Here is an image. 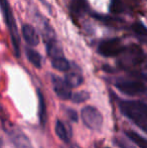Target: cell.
I'll return each mask as SVG.
<instances>
[{
	"label": "cell",
	"mask_w": 147,
	"mask_h": 148,
	"mask_svg": "<svg viewBox=\"0 0 147 148\" xmlns=\"http://www.w3.org/2000/svg\"><path fill=\"white\" fill-rule=\"evenodd\" d=\"M110 10L112 13L119 14L123 11V3L122 0H111Z\"/></svg>",
	"instance_id": "20"
},
{
	"label": "cell",
	"mask_w": 147,
	"mask_h": 148,
	"mask_svg": "<svg viewBox=\"0 0 147 148\" xmlns=\"http://www.w3.org/2000/svg\"><path fill=\"white\" fill-rule=\"evenodd\" d=\"M65 81L71 89L78 88L83 84L84 78H83L82 73H81V71L79 69H77V70H71L70 69L67 72V74H66Z\"/></svg>",
	"instance_id": "9"
},
{
	"label": "cell",
	"mask_w": 147,
	"mask_h": 148,
	"mask_svg": "<svg viewBox=\"0 0 147 148\" xmlns=\"http://www.w3.org/2000/svg\"><path fill=\"white\" fill-rule=\"evenodd\" d=\"M22 35L23 38L25 39L26 43L29 45L30 47H36L39 42V37L37 34L36 30L34 28V26L30 24H23L22 25Z\"/></svg>",
	"instance_id": "10"
},
{
	"label": "cell",
	"mask_w": 147,
	"mask_h": 148,
	"mask_svg": "<svg viewBox=\"0 0 147 148\" xmlns=\"http://www.w3.org/2000/svg\"><path fill=\"white\" fill-rule=\"evenodd\" d=\"M51 83H53V91L57 96L62 100H69L72 97V91L69 85L66 83L65 79H62L55 75H51Z\"/></svg>",
	"instance_id": "8"
},
{
	"label": "cell",
	"mask_w": 147,
	"mask_h": 148,
	"mask_svg": "<svg viewBox=\"0 0 147 148\" xmlns=\"http://www.w3.org/2000/svg\"><path fill=\"white\" fill-rule=\"evenodd\" d=\"M25 53H26V57H27V60L36 69L41 68V57L36 51H34V49H30V47H27L25 49Z\"/></svg>",
	"instance_id": "16"
},
{
	"label": "cell",
	"mask_w": 147,
	"mask_h": 148,
	"mask_svg": "<svg viewBox=\"0 0 147 148\" xmlns=\"http://www.w3.org/2000/svg\"><path fill=\"white\" fill-rule=\"evenodd\" d=\"M115 87L120 92L129 96H136L144 93L146 86L139 80H130V79H120L115 82Z\"/></svg>",
	"instance_id": "5"
},
{
	"label": "cell",
	"mask_w": 147,
	"mask_h": 148,
	"mask_svg": "<svg viewBox=\"0 0 147 148\" xmlns=\"http://www.w3.org/2000/svg\"><path fill=\"white\" fill-rule=\"evenodd\" d=\"M143 60V51L138 45H132L128 47H125L124 51L120 53L119 64L121 68L129 70L135 68L140 64Z\"/></svg>",
	"instance_id": "3"
},
{
	"label": "cell",
	"mask_w": 147,
	"mask_h": 148,
	"mask_svg": "<svg viewBox=\"0 0 147 148\" xmlns=\"http://www.w3.org/2000/svg\"><path fill=\"white\" fill-rule=\"evenodd\" d=\"M124 49L125 47H123L119 38H111L100 42V45H98V53L103 57L112 58L120 56Z\"/></svg>",
	"instance_id": "6"
},
{
	"label": "cell",
	"mask_w": 147,
	"mask_h": 148,
	"mask_svg": "<svg viewBox=\"0 0 147 148\" xmlns=\"http://www.w3.org/2000/svg\"><path fill=\"white\" fill-rule=\"evenodd\" d=\"M55 134L59 136V138L64 142H69L70 141V135L68 133V130L66 128V126L64 125V123L61 120H57L55 122Z\"/></svg>",
	"instance_id": "15"
},
{
	"label": "cell",
	"mask_w": 147,
	"mask_h": 148,
	"mask_svg": "<svg viewBox=\"0 0 147 148\" xmlns=\"http://www.w3.org/2000/svg\"><path fill=\"white\" fill-rule=\"evenodd\" d=\"M121 112L143 132L147 133V105L139 101H121Z\"/></svg>",
	"instance_id": "1"
},
{
	"label": "cell",
	"mask_w": 147,
	"mask_h": 148,
	"mask_svg": "<svg viewBox=\"0 0 147 148\" xmlns=\"http://www.w3.org/2000/svg\"><path fill=\"white\" fill-rule=\"evenodd\" d=\"M51 66H53V69L59 71V72H68L71 69L70 62L65 57L51 60Z\"/></svg>",
	"instance_id": "14"
},
{
	"label": "cell",
	"mask_w": 147,
	"mask_h": 148,
	"mask_svg": "<svg viewBox=\"0 0 147 148\" xmlns=\"http://www.w3.org/2000/svg\"><path fill=\"white\" fill-rule=\"evenodd\" d=\"M126 134H127L128 138L133 143H135L139 148H147V139L143 138L141 135L137 134L133 131H128Z\"/></svg>",
	"instance_id": "18"
},
{
	"label": "cell",
	"mask_w": 147,
	"mask_h": 148,
	"mask_svg": "<svg viewBox=\"0 0 147 148\" xmlns=\"http://www.w3.org/2000/svg\"><path fill=\"white\" fill-rule=\"evenodd\" d=\"M81 117L85 126L91 130H99L103 125V116L97 108L86 106L81 111Z\"/></svg>",
	"instance_id": "4"
},
{
	"label": "cell",
	"mask_w": 147,
	"mask_h": 148,
	"mask_svg": "<svg viewBox=\"0 0 147 148\" xmlns=\"http://www.w3.org/2000/svg\"><path fill=\"white\" fill-rule=\"evenodd\" d=\"M46 53L51 60L64 57L63 49H62L61 45L57 39H53V40L46 42Z\"/></svg>",
	"instance_id": "11"
},
{
	"label": "cell",
	"mask_w": 147,
	"mask_h": 148,
	"mask_svg": "<svg viewBox=\"0 0 147 148\" xmlns=\"http://www.w3.org/2000/svg\"><path fill=\"white\" fill-rule=\"evenodd\" d=\"M5 130L15 148H34L29 138L18 127L8 124L7 127H5Z\"/></svg>",
	"instance_id": "7"
},
{
	"label": "cell",
	"mask_w": 147,
	"mask_h": 148,
	"mask_svg": "<svg viewBox=\"0 0 147 148\" xmlns=\"http://www.w3.org/2000/svg\"><path fill=\"white\" fill-rule=\"evenodd\" d=\"M132 30L133 32L137 35V37H139V39L143 42L147 43V27L143 25L140 22H135L132 24Z\"/></svg>",
	"instance_id": "17"
},
{
	"label": "cell",
	"mask_w": 147,
	"mask_h": 148,
	"mask_svg": "<svg viewBox=\"0 0 147 148\" xmlns=\"http://www.w3.org/2000/svg\"><path fill=\"white\" fill-rule=\"evenodd\" d=\"M2 146H3V142H2V139L0 138V148H2Z\"/></svg>",
	"instance_id": "22"
},
{
	"label": "cell",
	"mask_w": 147,
	"mask_h": 148,
	"mask_svg": "<svg viewBox=\"0 0 147 148\" xmlns=\"http://www.w3.org/2000/svg\"><path fill=\"white\" fill-rule=\"evenodd\" d=\"M90 98V94L86 91H80V92H76V93L72 94V101L74 103H77V104H80V103H83V102L87 101V100Z\"/></svg>",
	"instance_id": "19"
},
{
	"label": "cell",
	"mask_w": 147,
	"mask_h": 148,
	"mask_svg": "<svg viewBox=\"0 0 147 148\" xmlns=\"http://www.w3.org/2000/svg\"><path fill=\"white\" fill-rule=\"evenodd\" d=\"M37 97H38V118L39 122L42 126H44L46 123V106H45L44 97L40 90H37Z\"/></svg>",
	"instance_id": "12"
},
{
	"label": "cell",
	"mask_w": 147,
	"mask_h": 148,
	"mask_svg": "<svg viewBox=\"0 0 147 148\" xmlns=\"http://www.w3.org/2000/svg\"><path fill=\"white\" fill-rule=\"evenodd\" d=\"M67 114H68L69 118L71 119L72 121H75V122H77V121H78V115H77V112L75 111V110H73V109L67 110Z\"/></svg>",
	"instance_id": "21"
},
{
	"label": "cell",
	"mask_w": 147,
	"mask_h": 148,
	"mask_svg": "<svg viewBox=\"0 0 147 148\" xmlns=\"http://www.w3.org/2000/svg\"><path fill=\"white\" fill-rule=\"evenodd\" d=\"M0 7H1V10L4 14V18H5L7 27H8V29H9L12 45H13L14 51H15V56L19 58L20 57V39H19L17 25H16L13 13H12L11 8H10L9 3H8L7 0H0Z\"/></svg>",
	"instance_id": "2"
},
{
	"label": "cell",
	"mask_w": 147,
	"mask_h": 148,
	"mask_svg": "<svg viewBox=\"0 0 147 148\" xmlns=\"http://www.w3.org/2000/svg\"><path fill=\"white\" fill-rule=\"evenodd\" d=\"M70 8H71L72 13L75 15H81L87 10L88 5L85 0H72Z\"/></svg>",
	"instance_id": "13"
}]
</instances>
